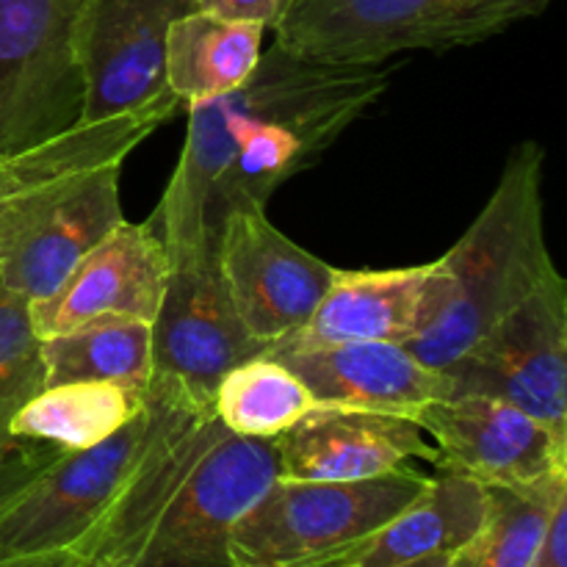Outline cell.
<instances>
[{
  "label": "cell",
  "instance_id": "cell-22",
  "mask_svg": "<svg viewBox=\"0 0 567 567\" xmlns=\"http://www.w3.org/2000/svg\"><path fill=\"white\" fill-rule=\"evenodd\" d=\"M319 408L310 388L280 360H247L221 377L214 393V415L241 437L275 441Z\"/></svg>",
  "mask_w": 567,
  "mask_h": 567
},
{
  "label": "cell",
  "instance_id": "cell-30",
  "mask_svg": "<svg viewBox=\"0 0 567 567\" xmlns=\"http://www.w3.org/2000/svg\"><path fill=\"white\" fill-rule=\"evenodd\" d=\"M457 557V554H443V557H426V559H419V563H410V565H402V567H449V563Z\"/></svg>",
  "mask_w": 567,
  "mask_h": 567
},
{
  "label": "cell",
  "instance_id": "cell-4",
  "mask_svg": "<svg viewBox=\"0 0 567 567\" xmlns=\"http://www.w3.org/2000/svg\"><path fill=\"white\" fill-rule=\"evenodd\" d=\"M548 6L551 0H291L275 44L319 64L380 66L410 50L487 42Z\"/></svg>",
  "mask_w": 567,
  "mask_h": 567
},
{
  "label": "cell",
  "instance_id": "cell-5",
  "mask_svg": "<svg viewBox=\"0 0 567 567\" xmlns=\"http://www.w3.org/2000/svg\"><path fill=\"white\" fill-rule=\"evenodd\" d=\"M413 465L360 482L275 480L236 524L233 567H313L358 546L424 493Z\"/></svg>",
  "mask_w": 567,
  "mask_h": 567
},
{
  "label": "cell",
  "instance_id": "cell-10",
  "mask_svg": "<svg viewBox=\"0 0 567 567\" xmlns=\"http://www.w3.org/2000/svg\"><path fill=\"white\" fill-rule=\"evenodd\" d=\"M214 255L233 308L269 352L308 324L336 277V266L271 225L266 208L230 210Z\"/></svg>",
  "mask_w": 567,
  "mask_h": 567
},
{
  "label": "cell",
  "instance_id": "cell-26",
  "mask_svg": "<svg viewBox=\"0 0 567 567\" xmlns=\"http://www.w3.org/2000/svg\"><path fill=\"white\" fill-rule=\"evenodd\" d=\"M83 175V172H81ZM72 177H59V181H48L42 186L25 188L20 194H11V197L0 199V252L11 244V238L20 236L25 227H31L39 216L48 214L53 208L55 199L64 194V188L75 181Z\"/></svg>",
  "mask_w": 567,
  "mask_h": 567
},
{
  "label": "cell",
  "instance_id": "cell-28",
  "mask_svg": "<svg viewBox=\"0 0 567 567\" xmlns=\"http://www.w3.org/2000/svg\"><path fill=\"white\" fill-rule=\"evenodd\" d=\"M529 567H567V498L554 509L546 537Z\"/></svg>",
  "mask_w": 567,
  "mask_h": 567
},
{
  "label": "cell",
  "instance_id": "cell-25",
  "mask_svg": "<svg viewBox=\"0 0 567 567\" xmlns=\"http://www.w3.org/2000/svg\"><path fill=\"white\" fill-rule=\"evenodd\" d=\"M59 454V449L25 441H11L9 446L0 449V515L28 491V485Z\"/></svg>",
  "mask_w": 567,
  "mask_h": 567
},
{
  "label": "cell",
  "instance_id": "cell-13",
  "mask_svg": "<svg viewBox=\"0 0 567 567\" xmlns=\"http://www.w3.org/2000/svg\"><path fill=\"white\" fill-rule=\"evenodd\" d=\"M449 288L452 277L443 258L404 269H336L308 324L269 354L360 341L408 347L443 308Z\"/></svg>",
  "mask_w": 567,
  "mask_h": 567
},
{
  "label": "cell",
  "instance_id": "cell-33",
  "mask_svg": "<svg viewBox=\"0 0 567 567\" xmlns=\"http://www.w3.org/2000/svg\"><path fill=\"white\" fill-rule=\"evenodd\" d=\"M89 567H114V565H89Z\"/></svg>",
  "mask_w": 567,
  "mask_h": 567
},
{
  "label": "cell",
  "instance_id": "cell-12",
  "mask_svg": "<svg viewBox=\"0 0 567 567\" xmlns=\"http://www.w3.org/2000/svg\"><path fill=\"white\" fill-rule=\"evenodd\" d=\"M437 471L482 487H526L567 474V443L526 410L482 393H452L415 410Z\"/></svg>",
  "mask_w": 567,
  "mask_h": 567
},
{
  "label": "cell",
  "instance_id": "cell-18",
  "mask_svg": "<svg viewBox=\"0 0 567 567\" xmlns=\"http://www.w3.org/2000/svg\"><path fill=\"white\" fill-rule=\"evenodd\" d=\"M485 504V487L441 471V476H430V485L413 504L374 535L313 567H402L426 557L460 554L480 535Z\"/></svg>",
  "mask_w": 567,
  "mask_h": 567
},
{
  "label": "cell",
  "instance_id": "cell-20",
  "mask_svg": "<svg viewBox=\"0 0 567 567\" xmlns=\"http://www.w3.org/2000/svg\"><path fill=\"white\" fill-rule=\"evenodd\" d=\"M147 391L109 382H70L42 388L9 419L14 441L42 443L59 452H81L109 441L136 419Z\"/></svg>",
  "mask_w": 567,
  "mask_h": 567
},
{
  "label": "cell",
  "instance_id": "cell-23",
  "mask_svg": "<svg viewBox=\"0 0 567 567\" xmlns=\"http://www.w3.org/2000/svg\"><path fill=\"white\" fill-rule=\"evenodd\" d=\"M485 520L468 546L471 567H529L567 498V474L526 487H485Z\"/></svg>",
  "mask_w": 567,
  "mask_h": 567
},
{
  "label": "cell",
  "instance_id": "cell-15",
  "mask_svg": "<svg viewBox=\"0 0 567 567\" xmlns=\"http://www.w3.org/2000/svg\"><path fill=\"white\" fill-rule=\"evenodd\" d=\"M280 480L360 482L408 468L413 460L437 463L426 432L408 415L319 404L275 437Z\"/></svg>",
  "mask_w": 567,
  "mask_h": 567
},
{
  "label": "cell",
  "instance_id": "cell-27",
  "mask_svg": "<svg viewBox=\"0 0 567 567\" xmlns=\"http://www.w3.org/2000/svg\"><path fill=\"white\" fill-rule=\"evenodd\" d=\"M194 9L219 17V20L252 22V25L275 31L286 11L291 9V0H194Z\"/></svg>",
  "mask_w": 567,
  "mask_h": 567
},
{
  "label": "cell",
  "instance_id": "cell-24",
  "mask_svg": "<svg viewBox=\"0 0 567 567\" xmlns=\"http://www.w3.org/2000/svg\"><path fill=\"white\" fill-rule=\"evenodd\" d=\"M42 388V338L31 302L0 277V419H11Z\"/></svg>",
  "mask_w": 567,
  "mask_h": 567
},
{
  "label": "cell",
  "instance_id": "cell-29",
  "mask_svg": "<svg viewBox=\"0 0 567 567\" xmlns=\"http://www.w3.org/2000/svg\"><path fill=\"white\" fill-rule=\"evenodd\" d=\"M0 567H89L78 551L25 554V557H0Z\"/></svg>",
  "mask_w": 567,
  "mask_h": 567
},
{
  "label": "cell",
  "instance_id": "cell-6",
  "mask_svg": "<svg viewBox=\"0 0 567 567\" xmlns=\"http://www.w3.org/2000/svg\"><path fill=\"white\" fill-rule=\"evenodd\" d=\"M169 391L150 382L142 413L116 435L81 452H61L0 515V557L75 551L114 507L158 437Z\"/></svg>",
  "mask_w": 567,
  "mask_h": 567
},
{
  "label": "cell",
  "instance_id": "cell-21",
  "mask_svg": "<svg viewBox=\"0 0 567 567\" xmlns=\"http://www.w3.org/2000/svg\"><path fill=\"white\" fill-rule=\"evenodd\" d=\"M44 388L70 382L147 391L153 380V336L147 321L109 319L42 338Z\"/></svg>",
  "mask_w": 567,
  "mask_h": 567
},
{
  "label": "cell",
  "instance_id": "cell-32",
  "mask_svg": "<svg viewBox=\"0 0 567 567\" xmlns=\"http://www.w3.org/2000/svg\"><path fill=\"white\" fill-rule=\"evenodd\" d=\"M11 441H14V437L9 435V419H0V449L9 446Z\"/></svg>",
  "mask_w": 567,
  "mask_h": 567
},
{
  "label": "cell",
  "instance_id": "cell-11",
  "mask_svg": "<svg viewBox=\"0 0 567 567\" xmlns=\"http://www.w3.org/2000/svg\"><path fill=\"white\" fill-rule=\"evenodd\" d=\"M192 11L194 0H86L75 33L81 122L136 114L166 97V39Z\"/></svg>",
  "mask_w": 567,
  "mask_h": 567
},
{
  "label": "cell",
  "instance_id": "cell-16",
  "mask_svg": "<svg viewBox=\"0 0 567 567\" xmlns=\"http://www.w3.org/2000/svg\"><path fill=\"white\" fill-rule=\"evenodd\" d=\"M125 161H109L78 175L53 208L11 238L0 252V277L28 302L44 299L66 275L125 221L120 177Z\"/></svg>",
  "mask_w": 567,
  "mask_h": 567
},
{
  "label": "cell",
  "instance_id": "cell-1",
  "mask_svg": "<svg viewBox=\"0 0 567 567\" xmlns=\"http://www.w3.org/2000/svg\"><path fill=\"white\" fill-rule=\"evenodd\" d=\"M388 86L380 66L319 64L271 44L244 86L188 109L181 158L147 219L169 260L214 249L230 210L266 208Z\"/></svg>",
  "mask_w": 567,
  "mask_h": 567
},
{
  "label": "cell",
  "instance_id": "cell-9",
  "mask_svg": "<svg viewBox=\"0 0 567 567\" xmlns=\"http://www.w3.org/2000/svg\"><path fill=\"white\" fill-rule=\"evenodd\" d=\"M150 336L153 380L177 388L183 396L210 410L227 371L269 354V347L244 327L233 308L214 249L169 260Z\"/></svg>",
  "mask_w": 567,
  "mask_h": 567
},
{
  "label": "cell",
  "instance_id": "cell-17",
  "mask_svg": "<svg viewBox=\"0 0 567 567\" xmlns=\"http://www.w3.org/2000/svg\"><path fill=\"white\" fill-rule=\"evenodd\" d=\"M319 404L377 410L413 419L415 410L452 396L446 371L421 363L402 343H330V347L275 352Z\"/></svg>",
  "mask_w": 567,
  "mask_h": 567
},
{
  "label": "cell",
  "instance_id": "cell-14",
  "mask_svg": "<svg viewBox=\"0 0 567 567\" xmlns=\"http://www.w3.org/2000/svg\"><path fill=\"white\" fill-rule=\"evenodd\" d=\"M169 255L150 221H122L61 286L31 302L39 338L70 332L92 321L131 319L153 324L161 308Z\"/></svg>",
  "mask_w": 567,
  "mask_h": 567
},
{
  "label": "cell",
  "instance_id": "cell-7",
  "mask_svg": "<svg viewBox=\"0 0 567 567\" xmlns=\"http://www.w3.org/2000/svg\"><path fill=\"white\" fill-rule=\"evenodd\" d=\"M86 0H0V155L81 122L75 33Z\"/></svg>",
  "mask_w": 567,
  "mask_h": 567
},
{
  "label": "cell",
  "instance_id": "cell-3",
  "mask_svg": "<svg viewBox=\"0 0 567 567\" xmlns=\"http://www.w3.org/2000/svg\"><path fill=\"white\" fill-rule=\"evenodd\" d=\"M543 177L546 150L537 142L513 147L485 208L443 255L452 277L449 299L424 332L408 343L430 369H449L559 271L546 241Z\"/></svg>",
  "mask_w": 567,
  "mask_h": 567
},
{
  "label": "cell",
  "instance_id": "cell-8",
  "mask_svg": "<svg viewBox=\"0 0 567 567\" xmlns=\"http://www.w3.org/2000/svg\"><path fill=\"white\" fill-rule=\"evenodd\" d=\"M454 393L496 396L567 443V282L554 271L443 369Z\"/></svg>",
  "mask_w": 567,
  "mask_h": 567
},
{
  "label": "cell",
  "instance_id": "cell-19",
  "mask_svg": "<svg viewBox=\"0 0 567 567\" xmlns=\"http://www.w3.org/2000/svg\"><path fill=\"white\" fill-rule=\"evenodd\" d=\"M266 28L192 11L172 22L166 39V89L194 109L244 86L264 55Z\"/></svg>",
  "mask_w": 567,
  "mask_h": 567
},
{
  "label": "cell",
  "instance_id": "cell-31",
  "mask_svg": "<svg viewBox=\"0 0 567 567\" xmlns=\"http://www.w3.org/2000/svg\"><path fill=\"white\" fill-rule=\"evenodd\" d=\"M449 567H471V551H468V548H463V551H460L457 557L449 563Z\"/></svg>",
  "mask_w": 567,
  "mask_h": 567
},
{
  "label": "cell",
  "instance_id": "cell-2",
  "mask_svg": "<svg viewBox=\"0 0 567 567\" xmlns=\"http://www.w3.org/2000/svg\"><path fill=\"white\" fill-rule=\"evenodd\" d=\"M161 385L169 413L158 437L75 551L89 565L233 567V529L280 480L277 446L233 435L214 410Z\"/></svg>",
  "mask_w": 567,
  "mask_h": 567
}]
</instances>
